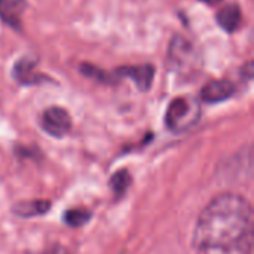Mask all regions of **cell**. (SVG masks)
<instances>
[{"label": "cell", "mask_w": 254, "mask_h": 254, "mask_svg": "<svg viewBox=\"0 0 254 254\" xmlns=\"http://www.w3.org/2000/svg\"><path fill=\"white\" fill-rule=\"evenodd\" d=\"M192 247L195 254H252V204L237 193L213 198L196 220Z\"/></svg>", "instance_id": "cell-1"}, {"label": "cell", "mask_w": 254, "mask_h": 254, "mask_svg": "<svg viewBox=\"0 0 254 254\" xmlns=\"http://www.w3.org/2000/svg\"><path fill=\"white\" fill-rule=\"evenodd\" d=\"M51 202L46 199H33V201H22L13 207V213L22 219L43 216L49 211Z\"/></svg>", "instance_id": "cell-10"}, {"label": "cell", "mask_w": 254, "mask_h": 254, "mask_svg": "<svg viewBox=\"0 0 254 254\" xmlns=\"http://www.w3.org/2000/svg\"><path fill=\"white\" fill-rule=\"evenodd\" d=\"M36 64H37V61L34 58H31V57H24L18 63H15V65H13V77L16 79V82H19L22 85L39 83L42 76L34 71Z\"/></svg>", "instance_id": "cell-9"}, {"label": "cell", "mask_w": 254, "mask_h": 254, "mask_svg": "<svg viewBox=\"0 0 254 254\" xmlns=\"http://www.w3.org/2000/svg\"><path fill=\"white\" fill-rule=\"evenodd\" d=\"M80 71L85 76L91 77V79H95V80H100V82H110V77L107 76L106 71H103L101 68H97V67H94L91 64H82Z\"/></svg>", "instance_id": "cell-13"}, {"label": "cell", "mask_w": 254, "mask_h": 254, "mask_svg": "<svg viewBox=\"0 0 254 254\" xmlns=\"http://www.w3.org/2000/svg\"><path fill=\"white\" fill-rule=\"evenodd\" d=\"M27 6L25 0H0V21L15 30H21V19Z\"/></svg>", "instance_id": "cell-7"}, {"label": "cell", "mask_w": 254, "mask_h": 254, "mask_svg": "<svg viewBox=\"0 0 254 254\" xmlns=\"http://www.w3.org/2000/svg\"><path fill=\"white\" fill-rule=\"evenodd\" d=\"M199 1H204V3H207V4H216V3H219V1H222V0H199Z\"/></svg>", "instance_id": "cell-14"}, {"label": "cell", "mask_w": 254, "mask_h": 254, "mask_svg": "<svg viewBox=\"0 0 254 254\" xmlns=\"http://www.w3.org/2000/svg\"><path fill=\"white\" fill-rule=\"evenodd\" d=\"M129 186H131V174L127 170H119L110 179V189L116 198L125 196Z\"/></svg>", "instance_id": "cell-11"}, {"label": "cell", "mask_w": 254, "mask_h": 254, "mask_svg": "<svg viewBox=\"0 0 254 254\" xmlns=\"http://www.w3.org/2000/svg\"><path fill=\"white\" fill-rule=\"evenodd\" d=\"M201 103L193 97L174 98L165 112V125L173 132H186L192 129L201 119Z\"/></svg>", "instance_id": "cell-2"}, {"label": "cell", "mask_w": 254, "mask_h": 254, "mask_svg": "<svg viewBox=\"0 0 254 254\" xmlns=\"http://www.w3.org/2000/svg\"><path fill=\"white\" fill-rule=\"evenodd\" d=\"M71 116L70 113L63 109V107H49L43 112L42 118H40V127L42 129L55 138H63L65 137L70 129H71Z\"/></svg>", "instance_id": "cell-3"}, {"label": "cell", "mask_w": 254, "mask_h": 254, "mask_svg": "<svg viewBox=\"0 0 254 254\" xmlns=\"http://www.w3.org/2000/svg\"><path fill=\"white\" fill-rule=\"evenodd\" d=\"M116 74L131 79L141 92H146L152 88V83L155 79V67L152 64L127 65V67L118 68Z\"/></svg>", "instance_id": "cell-5"}, {"label": "cell", "mask_w": 254, "mask_h": 254, "mask_svg": "<svg viewBox=\"0 0 254 254\" xmlns=\"http://www.w3.org/2000/svg\"><path fill=\"white\" fill-rule=\"evenodd\" d=\"M217 24L226 31V33H235L243 21V13H241V7L237 3H231L226 4L225 7H222L217 15H216Z\"/></svg>", "instance_id": "cell-8"}, {"label": "cell", "mask_w": 254, "mask_h": 254, "mask_svg": "<svg viewBox=\"0 0 254 254\" xmlns=\"http://www.w3.org/2000/svg\"><path fill=\"white\" fill-rule=\"evenodd\" d=\"M168 60H170V64L173 65V68L183 71V70L192 68L196 64L198 55H196L193 45L188 39H185L182 36H174V39L170 43Z\"/></svg>", "instance_id": "cell-4"}, {"label": "cell", "mask_w": 254, "mask_h": 254, "mask_svg": "<svg viewBox=\"0 0 254 254\" xmlns=\"http://www.w3.org/2000/svg\"><path fill=\"white\" fill-rule=\"evenodd\" d=\"M237 88L234 82L228 79H219V80H211L204 88L201 89V100L208 104H216L229 100L235 94Z\"/></svg>", "instance_id": "cell-6"}, {"label": "cell", "mask_w": 254, "mask_h": 254, "mask_svg": "<svg viewBox=\"0 0 254 254\" xmlns=\"http://www.w3.org/2000/svg\"><path fill=\"white\" fill-rule=\"evenodd\" d=\"M89 219H91V211H88L86 208H71L67 210L64 214V222L70 228H80L85 223H88Z\"/></svg>", "instance_id": "cell-12"}]
</instances>
